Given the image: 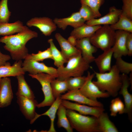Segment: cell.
<instances>
[{"label":"cell","instance_id":"obj_1","mask_svg":"<svg viewBox=\"0 0 132 132\" xmlns=\"http://www.w3.org/2000/svg\"><path fill=\"white\" fill-rule=\"evenodd\" d=\"M38 36L37 32L29 29L15 34L2 37L0 42L5 44L4 48L10 53L12 59L18 61L25 58L29 54L26 44Z\"/></svg>","mask_w":132,"mask_h":132},{"label":"cell","instance_id":"obj_2","mask_svg":"<svg viewBox=\"0 0 132 132\" xmlns=\"http://www.w3.org/2000/svg\"><path fill=\"white\" fill-rule=\"evenodd\" d=\"M96 81L93 82L100 90L106 92L110 96L115 97L118 95L122 85L121 75L115 65L108 72L101 73L94 71Z\"/></svg>","mask_w":132,"mask_h":132},{"label":"cell","instance_id":"obj_3","mask_svg":"<svg viewBox=\"0 0 132 132\" xmlns=\"http://www.w3.org/2000/svg\"><path fill=\"white\" fill-rule=\"evenodd\" d=\"M66 66L58 68L57 78L65 80L71 77L82 76L90 67V63L82 56L81 53L69 59Z\"/></svg>","mask_w":132,"mask_h":132},{"label":"cell","instance_id":"obj_4","mask_svg":"<svg viewBox=\"0 0 132 132\" xmlns=\"http://www.w3.org/2000/svg\"><path fill=\"white\" fill-rule=\"evenodd\" d=\"M66 114L72 129L79 132H100L97 118L86 116L66 109Z\"/></svg>","mask_w":132,"mask_h":132},{"label":"cell","instance_id":"obj_5","mask_svg":"<svg viewBox=\"0 0 132 132\" xmlns=\"http://www.w3.org/2000/svg\"><path fill=\"white\" fill-rule=\"evenodd\" d=\"M115 31L108 25L101 26L89 38L91 44L103 51L107 50L113 46L115 40Z\"/></svg>","mask_w":132,"mask_h":132},{"label":"cell","instance_id":"obj_6","mask_svg":"<svg viewBox=\"0 0 132 132\" xmlns=\"http://www.w3.org/2000/svg\"><path fill=\"white\" fill-rule=\"evenodd\" d=\"M29 75L39 82L42 86V90L44 95V100L37 104V107L39 108L50 106L55 99L52 94L51 82L53 79L55 78L51 75L44 73H40L35 74H29Z\"/></svg>","mask_w":132,"mask_h":132},{"label":"cell","instance_id":"obj_7","mask_svg":"<svg viewBox=\"0 0 132 132\" xmlns=\"http://www.w3.org/2000/svg\"><path fill=\"white\" fill-rule=\"evenodd\" d=\"M95 76L94 73L91 74L88 71L83 85L79 89L80 92L89 99L97 101V99L106 98L110 96L106 92L101 91L93 82L92 80Z\"/></svg>","mask_w":132,"mask_h":132},{"label":"cell","instance_id":"obj_8","mask_svg":"<svg viewBox=\"0 0 132 132\" xmlns=\"http://www.w3.org/2000/svg\"><path fill=\"white\" fill-rule=\"evenodd\" d=\"M22 66L24 71L28 72L29 74L44 73L51 75L55 78L57 77V69L53 67L48 66L43 63L25 59L22 63Z\"/></svg>","mask_w":132,"mask_h":132},{"label":"cell","instance_id":"obj_9","mask_svg":"<svg viewBox=\"0 0 132 132\" xmlns=\"http://www.w3.org/2000/svg\"><path fill=\"white\" fill-rule=\"evenodd\" d=\"M61 104L66 109H71L85 115H90L98 118L105 109L103 107H93L74 103L67 100L62 99Z\"/></svg>","mask_w":132,"mask_h":132},{"label":"cell","instance_id":"obj_10","mask_svg":"<svg viewBox=\"0 0 132 132\" xmlns=\"http://www.w3.org/2000/svg\"><path fill=\"white\" fill-rule=\"evenodd\" d=\"M29 27H35L38 28L45 36H49L55 31L57 26L51 19L47 17H34L26 23Z\"/></svg>","mask_w":132,"mask_h":132},{"label":"cell","instance_id":"obj_11","mask_svg":"<svg viewBox=\"0 0 132 132\" xmlns=\"http://www.w3.org/2000/svg\"><path fill=\"white\" fill-rule=\"evenodd\" d=\"M121 76L122 85L119 93L122 96L124 99L125 105L124 113L127 114L128 119L131 122L132 121V95L128 90L130 83L127 75L122 74Z\"/></svg>","mask_w":132,"mask_h":132},{"label":"cell","instance_id":"obj_12","mask_svg":"<svg viewBox=\"0 0 132 132\" xmlns=\"http://www.w3.org/2000/svg\"><path fill=\"white\" fill-rule=\"evenodd\" d=\"M17 102L21 112L25 118L32 121L37 113L35 108L38 103L35 99H30L22 96H17Z\"/></svg>","mask_w":132,"mask_h":132},{"label":"cell","instance_id":"obj_13","mask_svg":"<svg viewBox=\"0 0 132 132\" xmlns=\"http://www.w3.org/2000/svg\"><path fill=\"white\" fill-rule=\"evenodd\" d=\"M60 97L62 99L70 100L91 106L103 107L101 103L98 100L89 99L83 95L79 89L68 90L65 94L61 95Z\"/></svg>","mask_w":132,"mask_h":132},{"label":"cell","instance_id":"obj_14","mask_svg":"<svg viewBox=\"0 0 132 132\" xmlns=\"http://www.w3.org/2000/svg\"><path fill=\"white\" fill-rule=\"evenodd\" d=\"M129 32L122 30L115 31V40L112 47L113 55L116 59L123 56L128 55V52L126 45L127 36Z\"/></svg>","mask_w":132,"mask_h":132},{"label":"cell","instance_id":"obj_15","mask_svg":"<svg viewBox=\"0 0 132 132\" xmlns=\"http://www.w3.org/2000/svg\"><path fill=\"white\" fill-rule=\"evenodd\" d=\"M122 12L121 10L112 6L110 7L108 13L104 16L86 22V23L90 25H112L117 21Z\"/></svg>","mask_w":132,"mask_h":132},{"label":"cell","instance_id":"obj_16","mask_svg":"<svg viewBox=\"0 0 132 132\" xmlns=\"http://www.w3.org/2000/svg\"><path fill=\"white\" fill-rule=\"evenodd\" d=\"M13 98L11 81L8 77L0 79V108L10 105Z\"/></svg>","mask_w":132,"mask_h":132},{"label":"cell","instance_id":"obj_17","mask_svg":"<svg viewBox=\"0 0 132 132\" xmlns=\"http://www.w3.org/2000/svg\"><path fill=\"white\" fill-rule=\"evenodd\" d=\"M57 27L64 30L67 26L74 28L85 23L86 22L81 17L78 11L74 12L68 17L63 18H55L53 20Z\"/></svg>","mask_w":132,"mask_h":132},{"label":"cell","instance_id":"obj_18","mask_svg":"<svg viewBox=\"0 0 132 132\" xmlns=\"http://www.w3.org/2000/svg\"><path fill=\"white\" fill-rule=\"evenodd\" d=\"M76 46L81 51L82 57L90 63L94 61L95 57L93 54L97 49L91 44L89 38L77 39Z\"/></svg>","mask_w":132,"mask_h":132},{"label":"cell","instance_id":"obj_19","mask_svg":"<svg viewBox=\"0 0 132 132\" xmlns=\"http://www.w3.org/2000/svg\"><path fill=\"white\" fill-rule=\"evenodd\" d=\"M55 37L61 48L62 53L67 60L70 58L81 53L79 49L71 44L60 33H56Z\"/></svg>","mask_w":132,"mask_h":132},{"label":"cell","instance_id":"obj_20","mask_svg":"<svg viewBox=\"0 0 132 132\" xmlns=\"http://www.w3.org/2000/svg\"><path fill=\"white\" fill-rule=\"evenodd\" d=\"M113 51L112 47L103 51L96 58L95 62L99 69V72L103 73L110 71L112 66L111 62Z\"/></svg>","mask_w":132,"mask_h":132},{"label":"cell","instance_id":"obj_21","mask_svg":"<svg viewBox=\"0 0 132 132\" xmlns=\"http://www.w3.org/2000/svg\"><path fill=\"white\" fill-rule=\"evenodd\" d=\"M21 21L13 23H0V35L8 36L18 33L29 29Z\"/></svg>","mask_w":132,"mask_h":132},{"label":"cell","instance_id":"obj_22","mask_svg":"<svg viewBox=\"0 0 132 132\" xmlns=\"http://www.w3.org/2000/svg\"><path fill=\"white\" fill-rule=\"evenodd\" d=\"M60 96L57 97L55 99L54 102L50 106V108L46 112L41 114L37 113L34 119L30 122V123H33L37 119L41 116H47L50 119V125L49 130L46 132H56V131L54 126V121L56 112L59 106L61 104L62 99Z\"/></svg>","mask_w":132,"mask_h":132},{"label":"cell","instance_id":"obj_23","mask_svg":"<svg viewBox=\"0 0 132 132\" xmlns=\"http://www.w3.org/2000/svg\"><path fill=\"white\" fill-rule=\"evenodd\" d=\"M22 60H20L16 61L12 66L0 67V79L4 77L24 75L25 72L22 68Z\"/></svg>","mask_w":132,"mask_h":132},{"label":"cell","instance_id":"obj_24","mask_svg":"<svg viewBox=\"0 0 132 132\" xmlns=\"http://www.w3.org/2000/svg\"><path fill=\"white\" fill-rule=\"evenodd\" d=\"M101 26L100 25H90L85 23L74 28L71 32L70 35L74 36L77 39L90 38Z\"/></svg>","mask_w":132,"mask_h":132},{"label":"cell","instance_id":"obj_25","mask_svg":"<svg viewBox=\"0 0 132 132\" xmlns=\"http://www.w3.org/2000/svg\"><path fill=\"white\" fill-rule=\"evenodd\" d=\"M100 132H118L119 131L110 120L108 114L102 112L97 118Z\"/></svg>","mask_w":132,"mask_h":132},{"label":"cell","instance_id":"obj_26","mask_svg":"<svg viewBox=\"0 0 132 132\" xmlns=\"http://www.w3.org/2000/svg\"><path fill=\"white\" fill-rule=\"evenodd\" d=\"M18 81V89L16 96H22L30 99H35L33 92L26 81L24 75L16 77Z\"/></svg>","mask_w":132,"mask_h":132},{"label":"cell","instance_id":"obj_27","mask_svg":"<svg viewBox=\"0 0 132 132\" xmlns=\"http://www.w3.org/2000/svg\"><path fill=\"white\" fill-rule=\"evenodd\" d=\"M66 108L61 104L57 111V126L58 128H64L67 132H72L71 127L66 114Z\"/></svg>","mask_w":132,"mask_h":132},{"label":"cell","instance_id":"obj_28","mask_svg":"<svg viewBox=\"0 0 132 132\" xmlns=\"http://www.w3.org/2000/svg\"><path fill=\"white\" fill-rule=\"evenodd\" d=\"M110 26L115 31L122 30L132 33V20L128 17L122 12L117 21Z\"/></svg>","mask_w":132,"mask_h":132},{"label":"cell","instance_id":"obj_29","mask_svg":"<svg viewBox=\"0 0 132 132\" xmlns=\"http://www.w3.org/2000/svg\"><path fill=\"white\" fill-rule=\"evenodd\" d=\"M49 44L52 59L54 61V65L58 68L63 66L64 64L67 63L68 60L64 56L61 51H60L55 46L52 38L48 40Z\"/></svg>","mask_w":132,"mask_h":132},{"label":"cell","instance_id":"obj_30","mask_svg":"<svg viewBox=\"0 0 132 132\" xmlns=\"http://www.w3.org/2000/svg\"><path fill=\"white\" fill-rule=\"evenodd\" d=\"M52 92L54 98L61 96V94L68 91L66 80H61L54 78L51 82Z\"/></svg>","mask_w":132,"mask_h":132},{"label":"cell","instance_id":"obj_31","mask_svg":"<svg viewBox=\"0 0 132 132\" xmlns=\"http://www.w3.org/2000/svg\"><path fill=\"white\" fill-rule=\"evenodd\" d=\"M110 108V115L112 116L115 117L118 113L120 114L124 113V104L119 98L111 100Z\"/></svg>","mask_w":132,"mask_h":132},{"label":"cell","instance_id":"obj_32","mask_svg":"<svg viewBox=\"0 0 132 132\" xmlns=\"http://www.w3.org/2000/svg\"><path fill=\"white\" fill-rule=\"evenodd\" d=\"M105 1V0H80L81 4L86 5L92 10L96 18L101 16V14L99 9Z\"/></svg>","mask_w":132,"mask_h":132},{"label":"cell","instance_id":"obj_33","mask_svg":"<svg viewBox=\"0 0 132 132\" xmlns=\"http://www.w3.org/2000/svg\"><path fill=\"white\" fill-rule=\"evenodd\" d=\"M86 76H79L69 77L66 80L67 84L68 90L79 89L84 83Z\"/></svg>","mask_w":132,"mask_h":132},{"label":"cell","instance_id":"obj_34","mask_svg":"<svg viewBox=\"0 0 132 132\" xmlns=\"http://www.w3.org/2000/svg\"><path fill=\"white\" fill-rule=\"evenodd\" d=\"M52 59L49 47L43 51H39L36 54H29L25 59H31L39 62L43 61L45 59Z\"/></svg>","mask_w":132,"mask_h":132},{"label":"cell","instance_id":"obj_35","mask_svg":"<svg viewBox=\"0 0 132 132\" xmlns=\"http://www.w3.org/2000/svg\"><path fill=\"white\" fill-rule=\"evenodd\" d=\"M8 0H1L0 1V23H8L11 12L8 6Z\"/></svg>","mask_w":132,"mask_h":132},{"label":"cell","instance_id":"obj_36","mask_svg":"<svg viewBox=\"0 0 132 132\" xmlns=\"http://www.w3.org/2000/svg\"><path fill=\"white\" fill-rule=\"evenodd\" d=\"M116 66L120 72L127 75L132 72V63L126 62L119 57L116 59Z\"/></svg>","mask_w":132,"mask_h":132},{"label":"cell","instance_id":"obj_37","mask_svg":"<svg viewBox=\"0 0 132 132\" xmlns=\"http://www.w3.org/2000/svg\"><path fill=\"white\" fill-rule=\"evenodd\" d=\"M81 4V7L78 12L81 17L85 21L96 18L93 12L89 7L84 4Z\"/></svg>","mask_w":132,"mask_h":132},{"label":"cell","instance_id":"obj_38","mask_svg":"<svg viewBox=\"0 0 132 132\" xmlns=\"http://www.w3.org/2000/svg\"><path fill=\"white\" fill-rule=\"evenodd\" d=\"M122 12L132 20V0H122Z\"/></svg>","mask_w":132,"mask_h":132},{"label":"cell","instance_id":"obj_39","mask_svg":"<svg viewBox=\"0 0 132 132\" xmlns=\"http://www.w3.org/2000/svg\"><path fill=\"white\" fill-rule=\"evenodd\" d=\"M11 58L10 55L2 54L0 50V67L11 66L10 63L8 62Z\"/></svg>","mask_w":132,"mask_h":132},{"label":"cell","instance_id":"obj_40","mask_svg":"<svg viewBox=\"0 0 132 132\" xmlns=\"http://www.w3.org/2000/svg\"><path fill=\"white\" fill-rule=\"evenodd\" d=\"M126 45L128 51V55L131 56L132 55V33H129L126 37Z\"/></svg>","mask_w":132,"mask_h":132},{"label":"cell","instance_id":"obj_41","mask_svg":"<svg viewBox=\"0 0 132 132\" xmlns=\"http://www.w3.org/2000/svg\"><path fill=\"white\" fill-rule=\"evenodd\" d=\"M77 40L75 36L70 35L68 37L67 40L71 44L76 46L77 43Z\"/></svg>","mask_w":132,"mask_h":132}]
</instances>
